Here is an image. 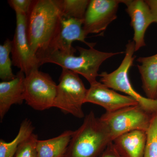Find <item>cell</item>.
Returning <instances> with one entry per match:
<instances>
[{
    "label": "cell",
    "instance_id": "cell-1",
    "mask_svg": "<svg viewBox=\"0 0 157 157\" xmlns=\"http://www.w3.org/2000/svg\"><path fill=\"white\" fill-rule=\"evenodd\" d=\"M62 17L56 0L33 1L27 15V34L35 55L48 49Z\"/></svg>",
    "mask_w": 157,
    "mask_h": 157
},
{
    "label": "cell",
    "instance_id": "cell-2",
    "mask_svg": "<svg viewBox=\"0 0 157 157\" xmlns=\"http://www.w3.org/2000/svg\"><path fill=\"white\" fill-rule=\"evenodd\" d=\"M111 142L106 125L91 111L74 131L64 157H100Z\"/></svg>",
    "mask_w": 157,
    "mask_h": 157
},
{
    "label": "cell",
    "instance_id": "cell-3",
    "mask_svg": "<svg viewBox=\"0 0 157 157\" xmlns=\"http://www.w3.org/2000/svg\"><path fill=\"white\" fill-rule=\"evenodd\" d=\"M76 48L79 53L78 56L65 54L58 51L39 54L36 56L41 65L46 63L59 65L83 76L91 85L97 82V78L99 76L98 71L103 63L114 56L125 53V52H103L94 47L86 49L77 46Z\"/></svg>",
    "mask_w": 157,
    "mask_h": 157
},
{
    "label": "cell",
    "instance_id": "cell-4",
    "mask_svg": "<svg viewBox=\"0 0 157 157\" xmlns=\"http://www.w3.org/2000/svg\"><path fill=\"white\" fill-rule=\"evenodd\" d=\"M125 55L117 69L109 73L102 72L99 74L100 81L107 87L127 94L134 98L147 111L153 114L157 112V99L143 97L133 88L129 78V70L135 57V42L129 41L126 46Z\"/></svg>",
    "mask_w": 157,
    "mask_h": 157
},
{
    "label": "cell",
    "instance_id": "cell-5",
    "mask_svg": "<svg viewBox=\"0 0 157 157\" xmlns=\"http://www.w3.org/2000/svg\"><path fill=\"white\" fill-rule=\"evenodd\" d=\"M87 89L77 73L62 68L53 107L78 118L84 117L82 105Z\"/></svg>",
    "mask_w": 157,
    "mask_h": 157
},
{
    "label": "cell",
    "instance_id": "cell-6",
    "mask_svg": "<svg viewBox=\"0 0 157 157\" xmlns=\"http://www.w3.org/2000/svg\"><path fill=\"white\" fill-rule=\"evenodd\" d=\"M152 115L138 104L114 112H106L100 118L109 130L113 141L119 136L132 131L147 132Z\"/></svg>",
    "mask_w": 157,
    "mask_h": 157
},
{
    "label": "cell",
    "instance_id": "cell-7",
    "mask_svg": "<svg viewBox=\"0 0 157 157\" xmlns=\"http://www.w3.org/2000/svg\"><path fill=\"white\" fill-rule=\"evenodd\" d=\"M25 101L33 109L43 111L53 107L57 85L48 73L35 69L25 79Z\"/></svg>",
    "mask_w": 157,
    "mask_h": 157
},
{
    "label": "cell",
    "instance_id": "cell-8",
    "mask_svg": "<svg viewBox=\"0 0 157 157\" xmlns=\"http://www.w3.org/2000/svg\"><path fill=\"white\" fill-rule=\"evenodd\" d=\"M16 27L12 41V63L25 76L41 66L39 59L32 50L27 34V15L16 11Z\"/></svg>",
    "mask_w": 157,
    "mask_h": 157
},
{
    "label": "cell",
    "instance_id": "cell-9",
    "mask_svg": "<svg viewBox=\"0 0 157 157\" xmlns=\"http://www.w3.org/2000/svg\"><path fill=\"white\" fill-rule=\"evenodd\" d=\"M83 19L68 18L62 16L56 33L48 49L40 53L58 51L65 54L74 55L76 49L72 46V43L76 41L83 42L90 48L94 47L96 43H89L86 41L87 36L83 29Z\"/></svg>",
    "mask_w": 157,
    "mask_h": 157
},
{
    "label": "cell",
    "instance_id": "cell-10",
    "mask_svg": "<svg viewBox=\"0 0 157 157\" xmlns=\"http://www.w3.org/2000/svg\"><path fill=\"white\" fill-rule=\"evenodd\" d=\"M123 0H91L83 19V29L88 34L105 31L117 17L119 5Z\"/></svg>",
    "mask_w": 157,
    "mask_h": 157
},
{
    "label": "cell",
    "instance_id": "cell-11",
    "mask_svg": "<svg viewBox=\"0 0 157 157\" xmlns=\"http://www.w3.org/2000/svg\"><path fill=\"white\" fill-rule=\"evenodd\" d=\"M97 104L112 112L124 107L139 104L135 99L117 93L101 82H96L87 89L85 103Z\"/></svg>",
    "mask_w": 157,
    "mask_h": 157
},
{
    "label": "cell",
    "instance_id": "cell-12",
    "mask_svg": "<svg viewBox=\"0 0 157 157\" xmlns=\"http://www.w3.org/2000/svg\"><path fill=\"white\" fill-rule=\"evenodd\" d=\"M126 6V9L131 20V25L134 31L133 41L135 52L145 46L144 36L151 24L155 23L151 10L145 1L123 0Z\"/></svg>",
    "mask_w": 157,
    "mask_h": 157
},
{
    "label": "cell",
    "instance_id": "cell-13",
    "mask_svg": "<svg viewBox=\"0 0 157 157\" xmlns=\"http://www.w3.org/2000/svg\"><path fill=\"white\" fill-rule=\"evenodd\" d=\"M25 75L20 70L14 79L0 82V119L1 121L11 106L25 101Z\"/></svg>",
    "mask_w": 157,
    "mask_h": 157
},
{
    "label": "cell",
    "instance_id": "cell-14",
    "mask_svg": "<svg viewBox=\"0 0 157 157\" xmlns=\"http://www.w3.org/2000/svg\"><path fill=\"white\" fill-rule=\"evenodd\" d=\"M147 139L146 132L135 130L119 136L113 143L120 157H144Z\"/></svg>",
    "mask_w": 157,
    "mask_h": 157
},
{
    "label": "cell",
    "instance_id": "cell-15",
    "mask_svg": "<svg viewBox=\"0 0 157 157\" xmlns=\"http://www.w3.org/2000/svg\"><path fill=\"white\" fill-rule=\"evenodd\" d=\"M137 66L141 75L142 88L147 98L155 99L157 92V53L145 57H139Z\"/></svg>",
    "mask_w": 157,
    "mask_h": 157
},
{
    "label": "cell",
    "instance_id": "cell-16",
    "mask_svg": "<svg viewBox=\"0 0 157 157\" xmlns=\"http://www.w3.org/2000/svg\"><path fill=\"white\" fill-rule=\"evenodd\" d=\"M74 131L67 130L56 137L38 140L36 148L39 157H64Z\"/></svg>",
    "mask_w": 157,
    "mask_h": 157
},
{
    "label": "cell",
    "instance_id": "cell-17",
    "mask_svg": "<svg viewBox=\"0 0 157 157\" xmlns=\"http://www.w3.org/2000/svg\"><path fill=\"white\" fill-rule=\"evenodd\" d=\"M35 129L32 122L28 119L24 120L20 126L17 136L11 142L0 140V157H14L20 145L33 133Z\"/></svg>",
    "mask_w": 157,
    "mask_h": 157
},
{
    "label": "cell",
    "instance_id": "cell-18",
    "mask_svg": "<svg viewBox=\"0 0 157 157\" xmlns=\"http://www.w3.org/2000/svg\"><path fill=\"white\" fill-rule=\"evenodd\" d=\"M56 2L63 17L83 20L90 1L56 0Z\"/></svg>",
    "mask_w": 157,
    "mask_h": 157
},
{
    "label": "cell",
    "instance_id": "cell-19",
    "mask_svg": "<svg viewBox=\"0 0 157 157\" xmlns=\"http://www.w3.org/2000/svg\"><path fill=\"white\" fill-rule=\"evenodd\" d=\"M12 48V41L7 39L3 45H0V78L2 81L14 79L16 75L13 73L12 61L10 57Z\"/></svg>",
    "mask_w": 157,
    "mask_h": 157
},
{
    "label": "cell",
    "instance_id": "cell-20",
    "mask_svg": "<svg viewBox=\"0 0 157 157\" xmlns=\"http://www.w3.org/2000/svg\"><path fill=\"white\" fill-rule=\"evenodd\" d=\"M147 135L146 146L144 157H157V112L152 115Z\"/></svg>",
    "mask_w": 157,
    "mask_h": 157
},
{
    "label": "cell",
    "instance_id": "cell-21",
    "mask_svg": "<svg viewBox=\"0 0 157 157\" xmlns=\"http://www.w3.org/2000/svg\"><path fill=\"white\" fill-rule=\"evenodd\" d=\"M38 135L33 133L20 145L14 157H39L36 145Z\"/></svg>",
    "mask_w": 157,
    "mask_h": 157
},
{
    "label": "cell",
    "instance_id": "cell-22",
    "mask_svg": "<svg viewBox=\"0 0 157 157\" xmlns=\"http://www.w3.org/2000/svg\"><path fill=\"white\" fill-rule=\"evenodd\" d=\"M8 3L15 12L18 11L27 15L33 1L32 0H9Z\"/></svg>",
    "mask_w": 157,
    "mask_h": 157
},
{
    "label": "cell",
    "instance_id": "cell-23",
    "mask_svg": "<svg viewBox=\"0 0 157 157\" xmlns=\"http://www.w3.org/2000/svg\"><path fill=\"white\" fill-rule=\"evenodd\" d=\"M100 157H120L116 150L113 143L110 142Z\"/></svg>",
    "mask_w": 157,
    "mask_h": 157
},
{
    "label": "cell",
    "instance_id": "cell-24",
    "mask_svg": "<svg viewBox=\"0 0 157 157\" xmlns=\"http://www.w3.org/2000/svg\"><path fill=\"white\" fill-rule=\"evenodd\" d=\"M154 18L155 23L157 24V0H146Z\"/></svg>",
    "mask_w": 157,
    "mask_h": 157
},
{
    "label": "cell",
    "instance_id": "cell-25",
    "mask_svg": "<svg viewBox=\"0 0 157 157\" xmlns=\"http://www.w3.org/2000/svg\"><path fill=\"white\" fill-rule=\"evenodd\" d=\"M155 99H157V92L156 93V95Z\"/></svg>",
    "mask_w": 157,
    "mask_h": 157
}]
</instances>
